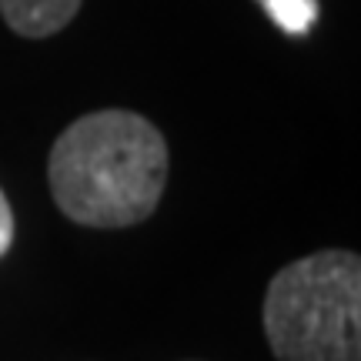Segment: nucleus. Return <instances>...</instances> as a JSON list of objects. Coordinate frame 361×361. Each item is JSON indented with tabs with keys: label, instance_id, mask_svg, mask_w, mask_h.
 Returning <instances> with one entry per match:
<instances>
[{
	"label": "nucleus",
	"instance_id": "obj_1",
	"mask_svg": "<svg viewBox=\"0 0 361 361\" xmlns=\"http://www.w3.org/2000/svg\"><path fill=\"white\" fill-rule=\"evenodd\" d=\"M47 180L57 207L84 228L151 218L168 184V144L134 111H94L54 141Z\"/></svg>",
	"mask_w": 361,
	"mask_h": 361
},
{
	"label": "nucleus",
	"instance_id": "obj_3",
	"mask_svg": "<svg viewBox=\"0 0 361 361\" xmlns=\"http://www.w3.org/2000/svg\"><path fill=\"white\" fill-rule=\"evenodd\" d=\"M78 11L80 0H0V13H4L7 27L30 40L64 30Z\"/></svg>",
	"mask_w": 361,
	"mask_h": 361
},
{
	"label": "nucleus",
	"instance_id": "obj_5",
	"mask_svg": "<svg viewBox=\"0 0 361 361\" xmlns=\"http://www.w3.org/2000/svg\"><path fill=\"white\" fill-rule=\"evenodd\" d=\"M11 241H13V211L7 204L4 191H0V258L11 251Z\"/></svg>",
	"mask_w": 361,
	"mask_h": 361
},
{
	"label": "nucleus",
	"instance_id": "obj_4",
	"mask_svg": "<svg viewBox=\"0 0 361 361\" xmlns=\"http://www.w3.org/2000/svg\"><path fill=\"white\" fill-rule=\"evenodd\" d=\"M261 4L284 34H308L318 17V0H261Z\"/></svg>",
	"mask_w": 361,
	"mask_h": 361
},
{
	"label": "nucleus",
	"instance_id": "obj_2",
	"mask_svg": "<svg viewBox=\"0 0 361 361\" xmlns=\"http://www.w3.org/2000/svg\"><path fill=\"white\" fill-rule=\"evenodd\" d=\"M264 335L278 361H361V261L314 251L268 284Z\"/></svg>",
	"mask_w": 361,
	"mask_h": 361
}]
</instances>
